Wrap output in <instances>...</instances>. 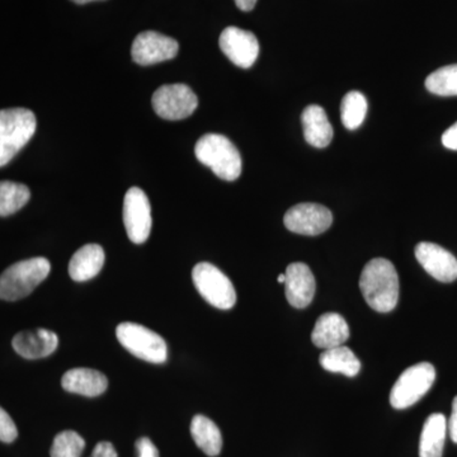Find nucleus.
Masks as SVG:
<instances>
[{"label": "nucleus", "mask_w": 457, "mask_h": 457, "mask_svg": "<svg viewBox=\"0 0 457 457\" xmlns=\"http://www.w3.org/2000/svg\"><path fill=\"white\" fill-rule=\"evenodd\" d=\"M360 288L375 312L394 311L399 300V278L392 262L385 258L370 261L361 273Z\"/></svg>", "instance_id": "1"}, {"label": "nucleus", "mask_w": 457, "mask_h": 457, "mask_svg": "<svg viewBox=\"0 0 457 457\" xmlns=\"http://www.w3.org/2000/svg\"><path fill=\"white\" fill-rule=\"evenodd\" d=\"M195 154L198 162L212 168L219 179L233 182L242 174V156L239 150L224 135H204L197 141Z\"/></svg>", "instance_id": "2"}, {"label": "nucleus", "mask_w": 457, "mask_h": 457, "mask_svg": "<svg viewBox=\"0 0 457 457\" xmlns=\"http://www.w3.org/2000/svg\"><path fill=\"white\" fill-rule=\"evenodd\" d=\"M37 129L35 113L27 108L0 112V165L4 167L29 144Z\"/></svg>", "instance_id": "3"}, {"label": "nucleus", "mask_w": 457, "mask_h": 457, "mask_svg": "<svg viewBox=\"0 0 457 457\" xmlns=\"http://www.w3.org/2000/svg\"><path fill=\"white\" fill-rule=\"evenodd\" d=\"M50 270V262L44 257L12 264L0 278V297L5 302H17L29 296L49 276Z\"/></svg>", "instance_id": "4"}, {"label": "nucleus", "mask_w": 457, "mask_h": 457, "mask_svg": "<svg viewBox=\"0 0 457 457\" xmlns=\"http://www.w3.org/2000/svg\"><path fill=\"white\" fill-rule=\"evenodd\" d=\"M119 342L137 359L164 363L168 359L167 342L158 333L137 323H121L116 329Z\"/></svg>", "instance_id": "5"}, {"label": "nucleus", "mask_w": 457, "mask_h": 457, "mask_svg": "<svg viewBox=\"0 0 457 457\" xmlns=\"http://www.w3.org/2000/svg\"><path fill=\"white\" fill-rule=\"evenodd\" d=\"M192 279L198 293L210 305L221 311L233 308L237 303V293L230 279L212 263L203 262L192 270Z\"/></svg>", "instance_id": "6"}, {"label": "nucleus", "mask_w": 457, "mask_h": 457, "mask_svg": "<svg viewBox=\"0 0 457 457\" xmlns=\"http://www.w3.org/2000/svg\"><path fill=\"white\" fill-rule=\"evenodd\" d=\"M436 370L428 362L411 366L399 376L390 393V404L395 409H407L420 402L431 389Z\"/></svg>", "instance_id": "7"}, {"label": "nucleus", "mask_w": 457, "mask_h": 457, "mask_svg": "<svg viewBox=\"0 0 457 457\" xmlns=\"http://www.w3.org/2000/svg\"><path fill=\"white\" fill-rule=\"evenodd\" d=\"M152 104L159 117L179 121L187 119L196 111L198 98L186 84H167L155 90Z\"/></svg>", "instance_id": "8"}, {"label": "nucleus", "mask_w": 457, "mask_h": 457, "mask_svg": "<svg viewBox=\"0 0 457 457\" xmlns=\"http://www.w3.org/2000/svg\"><path fill=\"white\" fill-rule=\"evenodd\" d=\"M123 222L128 237L135 245H143L149 239L152 230V209L145 192L132 187L123 200Z\"/></svg>", "instance_id": "9"}, {"label": "nucleus", "mask_w": 457, "mask_h": 457, "mask_svg": "<svg viewBox=\"0 0 457 457\" xmlns=\"http://www.w3.org/2000/svg\"><path fill=\"white\" fill-rule=\"evenodd\" d=\"M285 227L293 233L314 237L324 233L333 222L329 209L318 204H299L291 207L284 218Z\"/></svg>", "instance_id": "10"}, {"label": "nucleus", "mask_w": 457, "mask_h": 457, "mask_svg": "<svg viewBox=\"0 0 457 457\" xmlns=\"http://www.w3.org/2000/svg\"><path fill=\"white\" fill-rule=\"evenodd\" d=\"M179 45L174 38L154 31L140 33L131 47V56L137 64L147 66L173 59L179 54Z\"/></svg>", "instance_id": "11"}, {"label": "nucleus", "mask_w": 457, "mask_h": 457, "mask_svg": "<svg viewBox=\"0 0 457 457\" xmlns=\"http://www.w3.org/2000/svg\"><path fill=\"white\" fill-rule=\"evenodd\" d=\"M222 53L233 64L249 69L260 55V42L253 33L237 27H227L219 40Z\"/></svg>", "instance_id": "12"}, {"label": "nucleus", "mask_w": 457, "mask_h": 457, "mask_svg": "<svg viewBox=\"0 0 457 457\" xmlns=\"http://www.w3.org/2000/svg\"><path fill=\"white\" fill-rule=\"evenodd\" d=\"M416 258L428 275L437 281L450 284L457 279V260L435 243L423 242L416 246Z\"/></svg>", "instance_id": "13"}, {"label": "nucleus", "mask_w": 457, "mask_h": 457, "mask_svg": "<svg viewBox=\"0 0 457 457\" xmlns=\"http://www.w3.org/2000/svg\"><path fill=\"white\" fill-rule=\"evenodd\" d=\"M286 299L294 308L311 305L315 295V278L308 264L295 262L286 269Z\"/></svg>", "instance_id": "14"}, {"label": "nucleus", "mask_w": 457, "mask_h": 457, "mask_svg": "<svg viewBox=\"0 0 457 457\" xmlns=\"http://www.w3.org/2000/svg\"><path fill=\"white\" fill-rule=\"evenodd\" d=\"M57 345L56 333L44 328L18 333L12 341L14 351L27 360L45 359L56 351Z\"/></svg>", "instance_id": "15"}, {"label": "nucleus", "mask_w": 457, "mask_h": 457, "mask_svg": "<svg viewBox=\"0 0 457 457\" xmlns=\"http://www.w3.org/2000/svg\"><path fill=\"white\" fill-rule=\"evenodd\" d=\"M350 338V328L342 315L327 312L315 323L312 333V341L321 350L339 347Z\"/></svg>", "instance_id": "16"}, {"label": "nucleus", "mask_w": 457, "mask_h": 457, "mask_svg": "<svg viewBox=\"0 0 457 457\" xmlns=\"http://www.w3.org/2000/svg\"><path fill=\"white\" fill-rule=\"evenodd\" d=\"M62 385L66 392L95 398L106 392L108 380L106 376L97 370L79 368L65 372Z\"/></svg>", "instance_id": "17"}, {"label": "nucleus", "mask_w": 457, "mask_h": 457, "mask_svg": "<svg viewBox=\"0 0 457 457\" xmlns=\"http://www.w3.org/2000/svg\"><path fill=\"white\" fill-rule=\"evenodd\" d=\"M104 260L106 255L101 245H84L71 257L69 263V275L77 282L88 281L101 272Z\"/></svg>", "instance_id": "18"}, {"label": "nucleus", "mask_w": 457, "mask_h": 457, "mask_svg": "<svg viewBox=\"0 0 457 457\" xmlns=\"http://www.w3.org/2000/svg\"><path fill=\"white\" fill-rule=\"evenodd\" d=\"M302 121L303 137L308 144L318 149L329 145L333 139V128L323 108L317 104L306 107L303 112Z\"/></svg>", "instance_id": "19"}, {"label": "nucleus", "mask_w": 457, "mask_h": 457, "mask_svg": "<svg viewBox=\"0 0 457 457\" xmlns=\"http://www.w3.org/2000/svg\"><path fill=\"white\" fill-rule=\"evenodd\" d=\"M447 431L449 425L444 414L435 413L427 418L420 435V457H442Z\"/></svg>", "instance_id": "20"}, {"label": "nucleus", "mask_w": 457, "mask_h": 457, "mask_svg": "<svg viewBox=\"0 0 457 457\" xmlns=\"http://www.w3.org/2000/svg\"><path fill=\"white\" fill-rule=\"evenodd\" d=\"M191 435L198 447L207 456L215 457L221 453L222 437L220 429L212 420L204 416H195L191 422Z\"/></svg>", "instance_id": "21"}, {"label": "nucleus", "mask_w": 457, "mask_h": 457, "mask_svg": "<svg viewBox=\"0 0 457 457\" xmlns=\"http://www.w3.org/2000/svg\"><path fill=\"white\" fill-rule=\"evenodd\" d=\"M319 362H320L321 368L327 371L343 374L348 378H353L359 374L361 370L360 360L350 348L345 347V345L324 351Z\"/></svg>", "instance_id": "22"}, {"label": "nucleus", "mask_w": 457, "mask_h": 457, "mask_svg": "<svg viewBox=\"0 0 457 457\" xmlns=\"http://www.w3.org/2000/svg\"><path fill=\"white\" fill-rule=\"evenodd\" d=\"M29 197H31V192L27 186L11 182V180H3L0 183V215L5 218L20 212L29 203Z\"/></svg>", "instance_id": "23"}, {"label": "nucleus", "mask_w": 457, "mask_h": 457, "mask_svg": "<svg viewBox=\"0 0 457 457\" xmlns=\"http://www.w3.org/2000/svg\"><path fill=\"white\" fill-rule=\"evenodd\" d=\"M368 113V101L365 96L357 90H352L343 98L341 117L343 125L348 130H356L362 125Z\"/></svg>", "instance_id": "24"}, {"label": "nucleus", "mask_w": 457, "mask_h": 457, "mask_svg": "<svg viewBox=\"0 0 457 457\" xmlns=\"http://www.w3.org/2000/svg\"><path fill=\"white\" fill-rule=\"evenodd\" d=\"M426 88L442 97L457 96V64L444 66L426 79Z\"/></svg>", "instance_id": "25"}, {"label": "nucleus", "mask_w": 457, "mask_h": 457, "mask_svg": "<svg viewBox=\"0 0 457 457\" xmlns=\"http://www.w3.org/2000/svg\"><path fill=\"white\" fill-rule=\"evenodd\" d=\"M86 449V441L79 433L64 431L54 438L51 457H80Z\"/></svg>", "instance_id": "26"}, {"label": "nucleus", "mask_w": 457, "mask_h": 457, "mask_svg": "<svg viewBox=\"0 0 457 457\" xmlns=\"http://www.w3.org/2000/svg\"><path fill=\"white\" fill-rule=\"evenodd\" d=\"M18 437L17 427L4 409H0V440L12 444Z\"/></svg>", "instance_id": "27"}, {"label": "nucleus", "mask_w": 457, "mask_h": 457, "mask_svg": "<svg viewBox=\"0 0 457 457\" xmlns=\"http://www.w3.org/2000/svg\"><path fill=\"white\" fill-rule=\"evenodd\" d=\"M137 457H159V451L149 438L143 437L137 442Z\"/></svg>", "instance_id": "28"}, {"label": "nucleus", "mask_w": 457, "mask_h": 457, "mask_svg": "<svg viewBox=\"0 0 457 457\" xmlns=\"http://www.w3.org/2000/svg\"><path fill=\"white\" fill-rule=\"evenodd\" d=\"M90 457H117V453L111 442H99Z\"/></svg>", "instance_id": "29"}, {"label": "nucleus", "mask_w": 457, "mask_h": 457, "mask_svg": "<svg viewBox=\"0 0 457 457\" xmlns=\"http://www.w3.org/2000/svg\"><path fill=\"white\" fill-rule=\"evenodd\" d=\"M442 144L450 150H457V122L442 135Z\"/></svg>", "instance_id": "30"}, {"label": "nucleus", "mask_w": 457, "mask_h": 457, "mask_svg": "<svg viewBox=\"0 0 457 457\" xmlns=\"http://www.w3.org/2000/svg\"><path fill=\"white\" fill-rule=\"evenodd\" d=\"M449 433L451 440L457 444V396L453 399V413H451L449 423Z\"/></svg>", "instance_id": "31"}, {"label": "nucleus", "mask_w": 457, "mask_h": 457, "mask_svg": "<svg viewBox=\"0 0 457 457\" xmlns=\"http://www.w3.org/2000/svg\"><path fill=\"white\" fill-rule=\"evenodd\" d=\"M237 7L243 12H251L257 4V0H236Z\"/></svg>", "instance_id": "32"}, {"label": "nucleus", "mask_w": 457, "mask_h": 457, "mask_svg": "<svg viewBox=\"0 0 457 457\" xmlns=\"http://www.w3.org/2000/svg\"><path fill=\"white\" fill-rule=\"evenodd\" d=\"M71 2L77 3V4H87V3L96 2V0H71Z\"/></svg>", "instance_id": "33"}, {"label": "nucleus", "mask_w": 457, "mask_h": 457, "mask_svg": "<svg viewBox=\"0 0 457 457\" xmlns=\"http://www.w3.org/2000/svg\"><path fill=\"white\" fill-rule=\"evenodd\" d=\"M278 281L279 282V284H284L285 285V282H286V273H282V275H279L278 278Z\"/></svg>", "instance_id": "34"}]
</instances>
